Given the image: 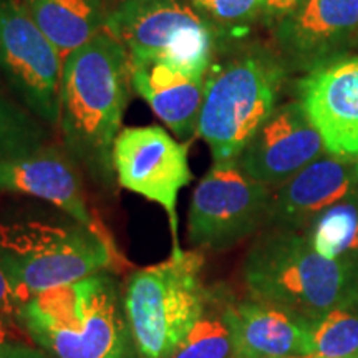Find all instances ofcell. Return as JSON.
Here are the masks:
<instances>
[{
    "label": "cell",
    "instance_id": "obj_1",
    "mask_svg": "<svg viewBox=\"0 0 358 358\" xmlns=\"http://www.w3.org/2000/svg\"><path fill=\"white\" fill-rule=\"evenodd\" d=\"M129 90V55L106 30L64 60L58 127L70 158L101 182L113 179V148Z\"/></svg>",
    "mask_w": 358,
    "mask_h": 358
},
{
    "label": "cell",
    "instance_id": "obj_2",
    "mask_svg": "<svg viewBox=\"0 0 358 358\" xmlns=\"http://www.w3.org/2000/svg\"><path fill=\"white\" fill-rule=\"evenodd\" d=\"M20 324L52 358L138 357L123 294L108 271L29 299Z\"/></svg>",
    "mask_w": 358,
    "mask_h": 358
},
{
    "label": "cell",
    "instance_id": "obj_3",
    "mask_svg": "<svg viewBox=\"0 0 358 358\" xmlns=\"http://www.w3.org/2000/svg\"><path fill=\"white\" fill-rule=\"evenodd\" d=\"M244 282L254 301L279 307L310 327L327 313L358 306V264L322 256L299 231L264 234L245 257Z\"/></svg>",
    "mask_w": 358,
    "mask_h": 358
},
{
    "label": "cell",
    "instance_id": "obj_4",
    "mask_svg": "<svg viewBox=\"0 0 358 358\" xmlns=\"http://www.w3.org/2000/svg\"><path fill=\"white\" fill-rule=\"evenodd\" d=\"M116 249L100 226L38 219L0 222V266L24 303L35 295L108 271Z\"/></svg>",
    "mask_w": 358,
    "mask_h": 358
},
{
    "label": "cell",
    "instance_id": "obj_5",
    "mask_svg": "<svg viewBox=\"0 0 358 358\" xmlns=\"http://www.w3.org/2000/svg\"><path fill=\"white\" fill-rule=\"evenodd\" d=\"M284 66L262 50L241 53L206 73L196 134L209 145L213 161L237 159L274 113Z\"/></svg>",
    "mask_w": 358,
    "mask_h": 358
},
{
    "label": "cell",
    "instance_id": "obj_6",
    "mask_svg": "<svg viewBox=\"0 0 358 358\" xmlns=\"http://www.w3.org/2000/svg\"><path fill=\"white\" fill-rule=\"evenodd\" d=\"M203 266L199 252L182 250L129 275L123 303L138 358H168L199 319L209 295Z\"/></svg>",
    "mask_w": 358,
    "mask_h": 358
},
{
    "label": "cell",
    "instance_id": "obj_7",
    "mask_svg": "<svg viewBox=\"0 0 358 358\" xmlns=\"http://www.w3.org/2000/svg\"><path fill=\"white\" fill-rule=\"evenodd\" d=\"M105 30L131 62H159L206 77L217 35L185 0H120Z\"/></svg>",
    "mask_w": 358,
    "mask_h": 358
},
{
    "label": "cell",
    "instance_id": "obj_8",
    "mask_svg": "<svg viewBox=\"0 0 358 358\" xmlns=\"http://www.w3.org/2000/svg\"><path fill=\"white\" fill-rule=\"evenodd\" d=\"M271 187L241 169L237 159L213 163L192 192L187 239L201 249H226L268 222Z\"/></svg>",
    "mask_w": 358,
    "mask_h": 358
},
{
    "label": "cell",
    "instance_id": "obj_9",
    "mask_svg": "<svg viewBox=\"0 0 358 358\" xmlns=\"http://www.w3.org/2000/svg\"><path fill=\"white\" fill-rule=\"evenodd\" d=\"M189 143H181L158 124L122 128L113 148V168L120 186L136 192L166 213L171 229V256L182 252L178 234V198L191 185Z\"/></svg>",
    "mask_w": 358,
    "mask_h": 358
},
{
    "label": "cell",
    "instance_id": "obj_10",
    "mask_svg": "<svg viewBox=\"0 0 358 358\" xmlns=\"http://www.w3.org/2000/svg\"><path fill=\"white\" fill-rule=\"evenodd\" d=\"M64 58L17 0H0V71L34 116L60 123Z\"/></svg>",
    "mask_w": 358,
    "mask_h": 358
},
{
    "label": "cell",
    "instance_id": "obj_11",
    "mask_svg": "<svg viewBox=\"0 0 358 358\" xmlns=\"http://www.w3.org/2000/svg\"><path fill=\"white\" fill-rule=\"evenodd\" d=\"M319 129L301 101L277 106L237 158L243 171L268 187L282 186L325 153Z\"/></svg>",
    "mask_w": 358,
    "mask_h": 358
},
{
    "label": "cell",
    "instance_id": "obj_12",
    "mask_svg": "<svg viewBox=\"0 0 358 358\" xmlns=\"http://www.w3.org/2000/svg\"><path fill=\"white\" fill-rule=\"evenodd\" d=\"M299 101L330 155L358 158V55L312 69L299 83Z\"/></svg>",
    "mask_w": 358,
    "mask_h": 358
},
{
    "label": "cell",
    "instance_id": "obj_13",
    "mask_svg": "<svg viewBox=\"0 0 358 358\" xmlns=\"http://www.w3.org/2000/svg\"><path fill=\"white\" fill-rule=\"evenodd\" d=\"M0 192L47 201L73 221L98 226L85 199L83 185L69 153L42 145L0 158Z\"/></svg>",
    "mask_w": 358,
    "mask_h": 358
},
{
    "label": "cell",
    "instance_id": "obj_14",
    "mask_svg": "<svg viewBox=\"0 0 358 358\" xmlns=\"http://www.w3.org/2000/svg\"><path fill=\"white\" fill-rule=\"evenodd\" d=\"M358 189V158L330 155L315 159L272 194L268 222L299 231Z\"/></svg>",
    "mask_w": 358,
    "mask_h": 358
},
{
    "label": "cell",
    "instance_id": "obj_15",
    "mask_svg": "<svg viewBox=\"0 0 358 358\" xmlns=\"http://www.w3.org/2000/svg\"><path fill=\"white\" fill-rule=\"evenodd\" d=\"M358 32V0H302L274 27L282 55L299 69H315Z\"/></svg>",
    "mask_w": 358,
    "mask_h": 358
},
{
    "label": "cell",
    "instance_id": "obj_16",
    "mask_svg": "<svg viewBox=\"0 0 358 358\" xmlns=\"http://www.w3.org/2000/svg\"><path fill=\"white\" fill-rule=\"evenodd\" d=\"M226 320L236 358H285L313 353L310 325L279 307L254 299L227 302Z\"/></svg>",
    "mask_w": 358,
    "mask_h": 358
},
{
    "label": "cell",
    "instance_id": "obj_17",
    "mask_svg": "<svg viewBox=\"0 0 358 358\" xmlns=\"http://www.w3.org/2000/svg\"><path fill=\"white\" fill-rule=\"evenodd\" d=\"M131 88L179 140L198 128L206 77L159 62H131Z\"/></svg>",
    "mask_w": 358,
    "mask_h": 358
},
{
    "label": "cell",
    "instance_id": "obj_18",
    "mask_svg": "<svg viewBox=\"0 0 358 358\" xmlns=\"http://www.w3.org/2000/svg\"><path fill=\"white\" fill-rule=\"evenodd\" d=\"M60 57L65 58L105 30L108 0H17Z\"/></svg>",
    "mask_w": 358,
    "mask_h": 358
},
{
    "label": "cell",
    "instance_id": "obj_19",
    "mask_svg": "<svg viewBox=\"0 0 358 358\" xmlns=\"http://www.w3.org/2000/svg\"><path fill=\"white\" fill-rule=\"evenodd\" d=\"M307 236L322 256L358 264V189L322 213Z\"/></svg>",
    "mask_w": 358,
    "mask_h": 358
},
{
    "label": "cell",
    "instance_id": "obj_20",
    "mask_svg": "<svg viewBox=\"0 0 358 358\" xmlns=\"http://www.w3.org/2000/svg\"><path fill=\"white\" fill-rule=\"evenodd\" d=\"M226 303L221 292L209 290L203 313L168 358H236Z\"/></svg>",
    "mask_w": 358,
    "mask_h": 358
},
{
    "label": "cell",
    "instance_id": "obj_21",
    "mask_svg": "<svg viewBox=\"0 0 358 358\" xmlns=\"http://www.w3.org/2000/svg\"><path fill=\"white\" fill-rule=\"evenodd\" d=\"M313 358H352L358 355V313L338 308L310 327Z\"/></svg>",
    "mask_w": 358,
    "mask_h": 358
},
{
    "label": "cell",
    "instance_id": "obj_22",
    "mask_svg": "<svg viewBox=\"0 0 358 358\" xmlns=\"http://www.w3.org/2000/svg\"><path fill=\"white\" fill-rule=\"evenodd\" d=\"M43 129L27 108L0 95V158L43 145Z\"/></svg>",
    "mask_w": 358,
    "mask_h": 358
},
{
    "label": "cell",
    "instance_id": "obj_23",
    "mask_svg": "<svg viewBox=\"0 0 358 358\" xmlns=\"http://www.w3.org/2000/svg\"><path fill=\"white\" fill-rule=\"evenodd\" d=\"M213 27L217 38L249 29L261 17V0H185Z\"/></svg>",
    "mask_w": 358,
    "mask_h": 358
},
{
    "label": "cell",
    "instance_id": "obj_24",
    "mask_svg": "<svg viewBox=\"0 0 358 358\" xmlns=\"http://www.w3.org/2000/svg\"><path fill=\"white\" fill-rule=\"evenodd\" d=\"M22 307H24V301L17 294L15 287H13L10 279H8L7 272L0 266V343L13 340L10 330L15 329L17 325L22 327Z\"/></svg>",
    "mask_w": 358,
    "mask_h": 358
},
{
    "label": "cell",
    "instance_id": "obj_25",
    "mask_svg": "<svg viewBox=\"0 0 358 358\" xmlns=\"http://www.w3.org/2000/svg\"><path fill=\"white\" fill-rule=\"evenodd\" d=\"M301 2L302 0H261L259 20H262L267 27H275L290 12H294Z\"/></svg>",
    "mask_w": 358,
    "mask_h": 358
},
{
    "label": "cell",
    "instance_id": "obj_26",
    "mask_svg": "<svg viewBox=\"0 0 358 358\" xmlns=\"http://www.w3.org/2000/svg\"><path fill=\"white\" fill-rule=\"evenodd\" d=\"M0 358H52L42 348L27 345L19 340L0 343Z\"/></svg>",
    "mask_w": 358,
    "mask_h": 358
},
{
    "label": "cell",
    "instance_id": "obj_27",
    "mask_svg": "<svg viewBox=\"0 0 358 358\" xmlns=\"http://www.w3.org/2000/svg\"><path fill=\"white\" fill-rule=\"evenodd\" d=\"M285 358H313L312 355H307V357H285Z\"/></svg>",
    "mask_w": 358,
    "mask_h": 358
},
{
    "label": "cell",
    "instance_id": "obj_28",
    "mask_svg": "<svg viewBox=\"0 0 358 358\" xmlns=\"http://www.w3.org/2000/svg\"><path fill=\"white\" fill-rule=\"evenodd\" d=\"M352 358H358V355H355V357H352Z\"/></svg>",
    "mask_w": 358,
    "mask_h": 358
}]
</instances>
